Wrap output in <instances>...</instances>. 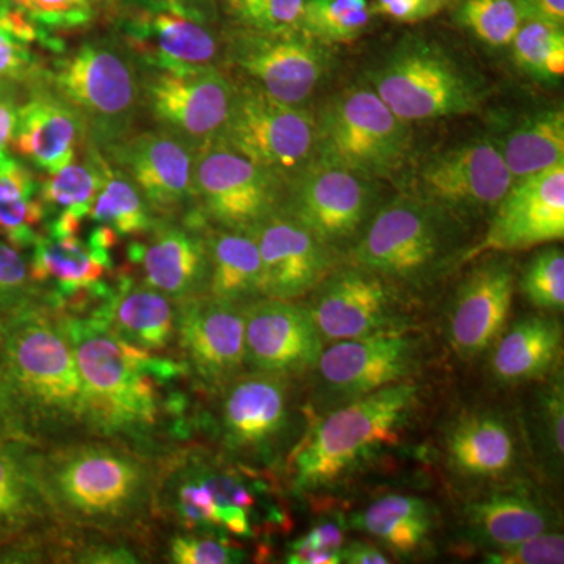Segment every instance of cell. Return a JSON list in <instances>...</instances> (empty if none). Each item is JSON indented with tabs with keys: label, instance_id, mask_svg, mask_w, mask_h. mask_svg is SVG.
I'll return each instance as SVG.
<instances>
[{
	"label": "cell",
	"instance_id": "cell-16",
	"mask_svg": "<svg viewBox=\"0 0 564 564\" xmlns=\"http://www.w3.org/2000/svg\"><path fill=\"white\" fill-rule=\"evenodd\" d=\"M118 236L96 225L87 237L79 231L43 229L32 245V281L44 303L62 313H85L101 302L115 280L111 248Z\"/></svg>",
	"mask_w": 564,
	"mask_h": 564
},
{
	"label": "cell",
	"instance_id": "cell-4",
	"mask_svg": "<svg viewBox=\"0 0 564 564\" xmlns=\"http://www.w3.org/2000/svg\"><path fill=\"white\" fill-rule=\"evenodd\" d=\"M0 373L29 443L85 429L84 384L61 311L39 303L0 329Z\"/></svg>",
	"mask_w": 564,
	"mask_h": 564
},
{
	"label": "cell",
	"instance_id": "cell-8",
	"mask_svg": "<svg viewBox=\"0 0 564 564\" xmlns=\"http://www.w3.org/2000/svg\"><path fill=\"white\" fill-rule=\"evenodd\" d=\"M413 151V131L369 85L332 96L315 113L317 161L370 181L402 176Z\"/></svg>",
	"mask_w": 564,
	"mask_h": 564
},
{
	"label": "cell",
	"instance_id": "cell-5",
	"mask_svg": "<svg viewBox=\"0 0 564 564\" xmlns=\"http://www.w3.org/2000/svg\"><path fill=\"white\" fill-rule=\"evenodd\" d=\"M467 232L469 223L463 218L402 192L378 207L345 261L380 274L413 296L466 262Z\"/></svg>",
	"mask_w": 564,
	"mask_h": 564
},
{
	"label": "cell",
	"instance_id": "cell-23",
	"mask_svg": "<svg viewBox=\"0 0 564 564\" xmlns=\"http://www.w3.org/2000/svg\"><path fill=\"white\" fill-rule=\"evenodd\" d=\"M102 155L135 184L159 218L182 217L193 209L196 151L180 137L163 129L131 133Z\"/></svg>",
	"mask_w": 564,
	"mask_h": 564
},
{
	"label": "cell",
	"instance_id": "cell-52",
	"mask_svg": "<svg viewBox=\"0 0 564 564\" xmlns=\"http://www.w3.org/2000/svg\"><path fill=\"white\" fill-rule=\"evenodd\" d=\"M455 0H375L373 13L404 24L432 20L443 13Z\"/></svg>",
	"mask_w": 564,
	"mask_h": 564
},
{
	"label": "cell",
	"instance_id": "cell-28",
	"mask_svg": "<svg viewBox=\"0 0 564 564\" xmlns=\"http://www.w3.org/2000/svg\"><path fill=\"white\" fill-rule=\"evenodd\" d=\"M85 313L101 318L120 339L147 351L161 355L176 343L177 303L128 273L115 274L110 292Z\"/></svg>",
	"mask_w": 564,
	"mask_h": 564
},
{
	"label": "cell",
	"instance_id": "cell-15",
	"mask_svg": "<svg viewBox=\"0 0 564 564\" xmlns=\"http://www.w3.org/2000/svg\"><path fill=\"white\" fill-rule=\"evenodd\" d=\"M225 61L250 84L292 106L306 107L332 76L336 54L303 31L265 33L239 28L225 41Z\"/></svg>",
	"mask_w": 564,
	"mask_h": 564
},
{
	"label": "cell",
	"instance_id": "cell-13",
	"mask_svg": "<svg viewBox=\"0 0 564 564\" xmlns=\"http://www.w3.org/2000/svg\"><path fill=\"white\" fill-rule=\"evenodd\" d=\"M419 332L340 340L323 350L314 373L313 399L322 413L388 388L413 381L425 361Z\"/></svg>",
	"mask_w": 564,
	"mask_h": 564
},
{
	"label": "cell",
	"instance_id": "cell-42",
	"mask_svg": "<svg viewBox=\"0 0 564 564\" xmlns=\"http://www.w3.org/2000/svg\"><path fill=\"white\" fill-rule=\"evenodd\" d=\"M455 18L489 47H508L529 17L522 0H455Z\"/></svg>",
	"mask_w": 564,
	"mask_h": 564
},
{
	"label": "cell",
	"instance_id": "cell-39",
	"mask_svg": "<svg viewBox=\"0 0 564 564\" xmlns=\"http://www.w3.org/2000/svg\"><path fill=\"white\" fill-rule=\"evenodd\" d=\"M516 65L536 80H560L564 74L563 25L529 17L510 44Z\"/></svg>",
	"mask_w": 564,
	"mask_h": 564
},
{
	"label": "cell",
	"instance_id": "cell-34",
	"mask_svg": "<svg viewBox=\"0 0 564 564\" xmlns=\"http://www.w3.org/2000/svg\"><path fill=\"white\" fill-rule=\"evenodd\" d=\"M352 530L372 536L393 556H413L430 544L433 536L432 505L421 497L388 494L352 514Z\"/></svg>",
	"mask_w": 564,
	"mask_h": 564
},
{
	"label": "cell",
	"instance_id": "cell-44",
	"mask_svg": "<svg viewBox=\"0 0 564 564\" xmlns=\"http://www.w3.org/2000/svg\"><path fill=\"white\" fill-rule=\"evenodd\" d=\"M43 302V293L32 281L28 259L0 239V329L29 307Z\"/></svg>",
	"mask_w": 564,
	"mask_h": 564
},
{
	"label": "cell",
	"instance_id": "cell-49",
	"mask_svg": "<svg viewBox=\"0 0 564 564\" xmlns=\"http://www.w3.org/2000/svg\"><path fill=\"white\" fill-rule=\"evenodd\" d=\"M563 562L564 538L556 530L529 538L510 547L496 549L485 555V563L491 564H562Z\"/></svg>",
	"mask_w": 564,
	"mask_h": 564
},
{
	"label": "cell",
	"instance_id": "cell-32",
	"mask_svg": "<svg viewBox=\"0 0 564 564\" xmlns=\"http://www.w3.org/2000/svg\"><path fill=\"white\" fill-rule=\"evenodd\" d=\"M181 458L209 489L226 533L240 538L254 536V522L263 521L262 514L269 516L273 522H281V513L265 505L269 488L263 481L251 477L242 464L232 467L202 454L181 455Z\"/></svg>",
	"mask_w": 564,
	"mask_h": 564
},
{
	"label": "cell",
	"instance_id": "cell-53",
	"mask_svg": "<svg viewBox=\"0 0 564 564\" xmlns=\"http://www.w3.org/2000/svg\"><path fill=\"white\" fill-rule=\"evenodd\" d=\"M302 543L310 545L315 551L325 552V554L340 556L345 544L344 527L340 522L322 521L310 530V533L299 538Z\"/></svg>",
	"mask_w": 564,
	"mask_h": 564
},
{
	"label": "cell",
	"instance_id": "cell-35",
	"mask_svg": "<svg viewBox=\"0 0 564 564\" xmlns=\"http://www.w3.org/2000/svg\"><path fill=\"white\" fill-rule=\"evenodd\" d=\"M209 247V293L212 299L245 307L263 299L261 256L251 231L207 226Z\"/></svg>",
	"mask_w": 564,
	"mask_h": 564
},
{
	"label": "cell",
	"instance_id": "cell-19",
	"mask_svg": "<svg viewBox=\"0 0 564 564\" xmlns=\"http://www.w3.org/2000/svg\"><path fill=\"white\" fill-rule=\"evenodd\" d=\"M234 93L232 82L212 65L182 73H151L143 84V102L163 131L199 151L217 140L228 120Z\"/></svg>",
	"mask_w": 564,
	"mask_h": 564
},
{
	"label": "cell",
	"instance_id": "cell-57",
	"mask_svg": "<svg viewBox=\"0 0 564 564\" xmlns=\"http://www.w3.org/2000/svg\"><path fill=\"white\" fill-rule=\"evenodd\" d=\"M0 434L11 437V440L31 444L25 440L24 434L21 433L13 411H11L9 399H7L6 386H3L2 373H0Z\"/></svg>",
	"mask_w": 564,
	"mask_h": 564
},
{
	"label": "cell",
	"instance_id": "cell-6",
	"mask_svg": "<svg viewBox=\"0 0 564 564\" xmlns=\"http://www.w3.org/2000/svg\"><path fill=\"white\" fill-rule=\"evenodd\" d=\"M367 85L410 124L475 113L491 93L480 73L423 36L395 44L367 73Z\"/></svg>",
	"mask_w": 564,
	"mask_h": 564
},
{
	"label": "cell",
	"instance_id": "cell-20",
	"mask_svg": "<svg viewBox=\"0 0 564 564\" xmlns=\"http://www.w3.org/2000/svg\"><path fill=\"white\" fill-rule=\"evenodd\" d=\"M176 344L187 372L206 391L221 392L245 373V307L196 296L177 303Z\"/></svg>",
	"mask_w": 564,
	"mask_h": 564
},
{
	"label": "cell",
	"instance_id": "cell-9",
	"mask_svg": "<svg viewBox=\"0 0 564 564\" xmlns=\"http://www.w3.org/2000/svg\"><path fill=\"white\" fill-rule=\"evenodd\" d=\"M310 296L325 345L419 328L411 295L356 263H339Z\"/></svg>",
	"mask_w": 564,
	"mask_h": 564
},
{
	"label": "cell",
	"instance_id": "cell-37",
	"mask_svg": "<svg viewBox=\"0 0 564 564\" xmlns=\"http://www.w3.org/2000/svg\"><path fill=\"white\" fill-rule=\"evenodd\" d=\"M107 170L109 162L88 141L84 161L69 163L61 172L47 174L46 180L39 182V198L47 220L61 215L77 221L87 220L106 182Z\"/></svg>",
	"mask_w": 564,
	"mask_h": 564
},
{
	"label": "cell",
	"instance_id": "cell-38",
	"mask_svg": "<svg viewBox=\"0 0 564 564\" xmlns=\"http://www.w3.org/2000/svg\"><path fill=\"white\" fill-rule=\"evenodd\" d=\"M88 218L95 225L109 228L118 239L147 236L159 221L135 184L110 163L106 182Z\"/></svg>",
	"mask_w": 564,
	"mask_h": 564
},
{
	"label": "cell",
	"instance_id": "cell-56",
	"mask_svg": "<svg viewBox=\"0 0 564 564\" xmlns=\"http://www.w3.org/2000/svg\"><path fill=\"white\" fill-rule=\"evenodd\" d=\"M522 2L532 17L563 25L564 0H522Z\"/></svg>",
	"mask_w": 564,
	"mask_h": 564
},
{
	"label": "cell",
	"instance_id": "cell-47",
	"mask_svg": "<svg viewBox=\"0 0 564 564\" xmlns=\"http://www.w3.org/2000/svg\"><path fill=\"white\" fill-rule=\"evenodd\" d=\"M169 556L176 564H234L245 562L247 555L228 536L188 533L174 538Z\"/></svg>",
	"mask_w": 564,
	"mask_h": 564
},
{
	"label": "cell",
	"instance_id": "cell-10",
	"mask_svg": "<svg viewBox=\"0 0 564 564\" xmlns=\"http://www.w3.org/2000/svg\"><path fill=\"white\" fill-rule=\"evenodd\" d=\"M218 143L288 182L315 154V113L267 95L256 85L236 87Z\"/></svg>",
	"mask_w": 564,
	"mask_h": 564
},
{
	"label": "cell",
	"instance_id": "cell-43",
	"mask_svg": "<svg viewBox=\"0 0 564 564\" xmlns=\"http://www.w3.org/2000/svg\"><path fill=\"white\" fill-rule=\"evenodd\" d=\"M522 295L536 310L544 313H563L564 310V254L562 248L549 247L538 252L527 263L519 280Z\"/></svg>",
	"mask_w": 564,
	"mask_h": 564
},
{
	"label": "cell",
	"instance_id": "cell-3",
	"mask_svg": "<svg viewBox=\"0 0 564 564\" xmlns=\"http://www.w3.org/2000/svg\"><path fill=\"white\" fill-rule=\"evenodd\" d=\"M422 399L421 386L404 381L323 414L289 452L285 469L293 491L321 497L372 469L402 444Z\"/></svg>",
	"mask_w": 564,
	"mask_h": 564
},
{
	"label": "cell",
	"instance_id": "cell-11",
	"mask_svg": "<svg viewBox=\"0 0 564 564\" xmlns=\"http://www.w3.org/2000/svg\"><path fill=\"white\" fill-rule=\"evenodd\" d=\"M124 50L151 73L217 65L221 41L195 0H129L118 22Z\"/></svg>",
	"mask_w": 564,
	"mask_h": 564
},
{
	"label": "cell",
	"instance_id": "cell-7",
	"mask_svg": "<svg viewBox=\"0 0 564 564\" xmlns=\"http://www.w3.org/2000/svg\"><path fill=\"white\" fill-rule=\"evenodd\" d=\"M44 84L79 111L87 140L99 151L131 135L143 102V84L124 47L91 41L65 51L46 68Z\"/></svg>",
	"mask_w": 564,
	"mask_h": 564
},
{
	"label": "cell",
	"instance_id": "cell-55",
	"mask_svg": "<svg viewBox=\"0 0 564 564\" xmlns=\"http://www.w3.org/2000/svg\"><path fill=\"white\" fill-rule=\"evenodd\" d=\"M18 106L13 98L0 88V155L9 152L17 129Z\"/></svg>",
	"mask_w": 564,
	"mask_h": 564
},
{
	"label": "cell",
	"instance_id": "cell-54",
	"mask_svg": "<svg viewBox=\"0 0 564 564\" xmlns=\"http://www.w3.org/2000/svg\"><path fill=\"white\" fill-rule=\"evenodd\" d=\"M340 562L347 564H388L391 560L380 549L366 541H350L340 551Z\"/></svg>",
	"mask_w": 564,
	"mask_h": 564
},
{
	"label": "cell",
	"instance_id": "cell-14",
	"mask_svg": "<svg viewBox=\"0 0 564 564\" xmlns=\"http://www.w3.org/2000/svg\"><path fill=\"white\" fill-rule=\"evenodd\" d=\"M292 380L248 372L223 389L217 432L226 454L243 464L272 466L280 459L296 426Z\"/></svg>",
	"mask_w": 564,
	"mask_h": 564
},
{
	"label": "cell",
	"instance_id": "cell-46",
	"mask_svg": "<svg viewBox=\"0 0 564 564\" xmlns=\"http://www.w3.org/2000/svg\"><path fill=\"white\" fill-rule=\"evenodd\" d=\"M24 11L44 31L54 33L77 31L90 24L96 0H7Z\"/></svg>",
	"mask_w": 564,
	"mask_h": 564
},
{
	"label": "cell",
	"instance_id": "cell-36",
	"mask_svg": "<svg viewBox=\"0 0 564 564\" xmlns=\"http://www.w3.org/2000/svg\"><path fill=\"white\" fill-rule=\"evenodd\" d=\"M31 447L0 434V538L24 532L50 516L32 474Z\"/></svg>",
	"mask_w": 564,
	"mask_h": 564
},
{
	"label": "cell",
	"instance_id": "cell-48",
	"mask_svg": "<svg viewBox=\"0 0 564 564\" xmlns=\"http://www.w3.org/2000/svg\"><path fill=\"white\" fill-rule=\"evenodd\" d=\"M46 220V210L39 195L25 202L6 204L0 206V237L17 250L32 248Z\"/></svg>",
	"mask_w": 564,
	"mask_h": 564
},
{
	"label": "cell",
	"instance_id": "cell-29",
	"mask_svg": "<svg viewBox=\"0 0 564 564\" xmlns=\"http://www.w3.org/2000/svg\"><path fill=\"white\" fill-rule=\"evenodd\" d=\"M467 532L486 547L503 549L538 534L555 532L556 514L525 486L494 489L464 508Z\"/></svg>",
	"mask_w": 564,
	"mask_h": 564
},
{
	"label": "cell",
	"instance_id": "cell-2",
	"mask_svg": "<svg viewBox=\"0 0 564 564\" xmlns=\"http://www.w3.org/2000/svg\"><path fill=\"white\" fill-rule=\"evenodd\" d=\"M29 458L47 513L68 524L131 529L155 507L158 470L131 445L88 441Z\"/></svg>",
	"mask_w": 564,
	"mask_h": 564
},
{
	"label": "cell",
	"instance_id": "cell-51",
	"mask_svg": "<svg viewBox=\"0 0 564 564\" xmlns=\"http://www.w3.org/2000/svg\"><path fill=\"white\" fill-rule=\"evenodd\" d=\"M39 195V181L21 159L10 152L0 155V206L31 199Z\"/></svg>",
	"mask_w": 564,
	"mask_h": 564
},
{
	"label": "cell",
	"instance_id": "cell-31",
	"mask_svg": "<svg viewBox=\"0 0 564 564\" xmlns=\"http://www.w3.org/2000/svg\"><path fill=\"white\" fill-rule=\"evenodd\" d=\"M562 323L545 314L525 315L494 344L491 372L513 386L551 377L562 358Z\"/></svg>",
	"mask_w": 564,
	"mask_h": 564
},
{
	"label": "cell",
	"instance_id": "cell-27",
	"mask_svg": "<svg viewBox=\"0 0 564 564\" xmlns=\"http://www.w3.org/2000/svg\"><path fill=\"white\" fill-rule=\"evenodd\" d=\"M87 139L79 111L44 82L18 107L17 129L10 147L44 174L61 172L74 162L79 141Z\"/></svg>",
	"mask_w": 564,
	"mask_h": 564
},
{
	"label": "cell",
	"instance_id": "cell-18",
	"mask_svg": "<svg viewBox=\"0 0 564 564\" xmlns=\"http://www.w3.org/2000/svg\"><path fill=\"white\" fill-rule=\"evenodd\" d=\"M513 182L491 137H481L429 155L403 192L469 223L491 215Z\"/></svg>",
	"mask_w": 564,
	"mask_h": 564
},
{
	"label": "cell",
	"instance_id": "cell-24",
	"mask_svg": "<svg viewBox=\"0 0 564 564\" xmlns=\"http://www.w3.org/2000/svg\"><path fill=\"white\" fill-rule=\"evenodd\" d=\"M325 350L306 303L259 299L245 306V358L250 372L296 378L311 373Z\"/></svg>",
	"mask_w": 564,
	"mask_h": 564
},
{
	"label": "cell",
	"instance_id": "cell-21",
	"mask_svg": "<svg viewBox=\"0 0 564 564\" xmlns=\"http://www.w3.org/2000/svg\"><path fill=\"white\" fill-rule=\"evenodd\" d=\"M564 237V162L514 181L489 218L484 240L466 256L525 251L562 242Z\"/></svg>",
	"mask_w": 564,
	"mask_h": 564
},
{
	"label": "cell",
	"instance_id": "cell-50",
	"mask_svg": "<svg viewBox=\"0 0 564 564\" xmlns=\"http://www.w3.org/2000/svg\"><path fill=\"white\" fill-rule=\"evenodd\" d=\"M46 68L41 66L31 46L14 40L0 28V82L3 84H32L44 82Z\"/></svg>",
	"mask_w": 564,
	"mask_h": 564
},
{
	"label": "cell",
	"instance_id": "cell-25",
	"mask_svg": "<svg viewBox=\"0 0 564 564\" xmlns=\"http://www.w3.org/2000/svg\"><path fill=\"white\" fill-rule=\"evenodd\" d=\"M261 256L263 299L300 302L340 263V256L281 210L251 229Z\"/></svg>",
	"mask_w": 564,
	"mask_h": 564
},
{
	"label": "cell",
	"instance_id": "cell-40",
	"mask_svg": "<svg viewBox=\"0 0 564 564\" xmlns=\"http://www.w3.org/2000/svg\"><path fill=\"white\" fill-rule=\"evenodd\" d=\"M530 436L534 455L549 474H562L564 462V384L563 373L547 378L545 388L534 397L530 415Z\"/></svg>",
	"mask_w": 564,
	"mask_h": 564
},
{
	"label": "cell",
	"instance_id": "cell-1",
	"mask_svg": "<svg viewBox=\"0 0 564 564\" xmlns=\"http://www.w3.org/2000/svg\"><path fill=\"white\" fill-rule=\"evenodd\" d=\"M62 318L84 384L87 432L133 448L150 447L162 433L185 436L188 402L172 389L188 373L182 359L126 343L96 315Z\"/></svg>",
	"mask_w": 564,
	"mask_h": 564
},
{
	"label": "cell",
	"instance_id": "cell-17",
	"mask_svg": "<svg viewBox=\"0 0 564 564\" xmlns=\"http://www.w3.org/2000/svg\"><path fill=\"white\" fill-rule=\"evenodd\" d=\"M282 191L280 177L218 141L196 151L193 210L212 228L251 231L280 210Z\"/></svg>",
	"mask_w": 564,
	"mask_h": 564
},
{
	"label": "cell",
	"instance_id": "cell-41",
	"mask_svg": "<svg viewBox=\"0 0 564 564\" xmlns=\"http://www.w3.org/2000/svg\"><path fill=\"white\" fill-rule=\"evenodd\" d=\"M369 0H306L302 31L323 43H351L369 29Z\"/></svg>",
	"mask_w": 564,
	"mask_h": 564
},
{
	"label": "cell",
	"instance_id": "cell-45",
	"mask_svg": "<svg viewBox=\"0 0 564 564\" xmlns=\"http://www.w3.org/2000/svg\"><path fill=\"white\" fill-rule=\"evenodd\" d=\"M242 29L254 32L302 31L306 0H223Z\"/></svg>",
	"mask_w": 564,
	"mask_h": 564
},
{
	"label": "cell",
	"instance_id": "cell-26",
	"mask_svg": "<svg viewBox=\"0 0 564 564\" xmlns=\"http://www.w3.org/2000/svg\"><path fill=\"white\" fill-rule=\"evenodd\" d=\"M513 262L492 256L459 285L448 317V340L463 359L491 350L507 329L516 291Z\"/></svg>",
	"mask_w": 564,
	"mask_h": 564
},
{
	"label": "cell",
	"instance_id": "cell-30",
	"mask_svg": "<svg viewBox=\"0 0 564 564\" xmlns=\"http://www.w3.org/2000/svg\"><path fill=\"white\" fill-rule=\"evenodd\" d=\"M447 464L466 480H500L518 463V441L502 415L474 413L452 425L445 437Z\"/></svg>",
	"mask_w": 564,
	"mask_h": 564
},
{
	"label": "cell",
	"instance_id": "cell-12",
	"mask_svg": "<svg viewBox=\"0 0 564 564\" xmlns=\"http://www.w3.org/2000/svg\"><path fill=\"white\" fill-rule=\"evenodd\" d=\"M378 207L375 181L313 159L285 182L280 210L345 258Z\"/></svg>",
	"mask_w": 564,
	"mask_h": 564
},
{
	"label": "cell",
	"instance_id": "cell-33",
	"mask_svg": "<svg viewBox=\"0 0 564 564\" xmlns=\"http://www.w3.org/2000/svg\"><path fill=\"white\" fill-rule=\"evenodd\" d=\"M513 181L564 162L562 107L529 111L491 137Z\"/></svg>",
	"mask_w": 564,
	"mask_h": 564
},
{
	"label": "cell",
	"instance_id": "cell-22",
	"mask_svg": "<svg viewBox=\"0 0 564 564\" xmlns=\"http://www.w3.org/2000/svg\"><path fill=\"white\" fill-rule=\"evenodd\" d=\"M207 225L195 210L181 220L159 218L144 240H133L129 261L143 273L144 284L162 292L174 303L209 293V247Z\"/></svg>",
	"mask_w": 564,
	"mask_h": 564
}]
</instances>
